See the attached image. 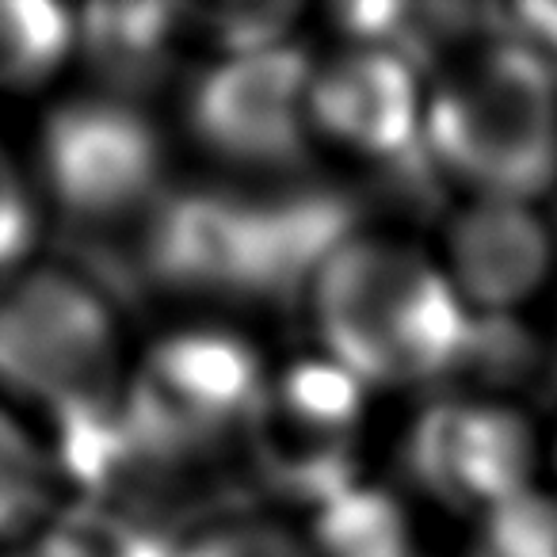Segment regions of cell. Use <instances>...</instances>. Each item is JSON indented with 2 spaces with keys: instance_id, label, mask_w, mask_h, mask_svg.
I'll return each mask as SVG.
<instances>
[{
  "instance_id": "obj_1",
  "label": "cell",
  "mask_w": 557,
  "mask_h": 557,
  "mask_svg": "<svg viewBox=\"0 0 557 557\" xmlns=\"http://www.w3.org/2000/svg\"><path fill=\"white\" fill-rule=\"evenodd\" d=\"M310 290L325 359L363 386H424L470 367L478 318L420 248L348 237Z\"/></svg>"
},
{
  "instance_id": "obj_2",
  "label": "cell",
  "mask_w": 557,
  "mask_h": 557,
  "mask_svg": "<svg viewBox=\"0 0 557 557\" xmlns=\"http://www.w3.org/2000/svg\"><path fill=\"white\" fill-rule=\"evenodd\" d=\"M424 146L466 199L557 191V65L516 32L473 39L428 88Z\"/></svg>"
},
{
  "instance_id": "obj_3",
  "label": "cell",
  "mask_w": 557,
  "mask_h": 557,
  "mask_svg": "<svg viewBox=\"0 0 557 557\" xmlns=\"http://www.w3.org/2000/svg\"><path fill=\"white\" fill-rule=\"evenodd\" d=\"M351 233L348 207L329 191L256 199L230 191H176L146 222V268L184 290L278 298L318 278Z\"/></svg>"
},
{
  "instance_id": "obj_4",
  "label": "cell",
  "mask_w": 557,
  "mask_h": 557,
  "mask_svg": "<svg viewBox=\"0 0 557 557\" xmlns=\"http://www.w3.org/2000/svg\"><path fill=\"white\" fill-rule=\"evenodd\" d=\"M0 389L47 412L58 435L119 420L123 356L96 287L54 268L0 283Z\"/></svg>"
},
{
  "instance_id": "obj_5",
  "label": "cell",
  "mask_w": 557,
  "mask_h": 557,
  "mask_svg": "<svg viewBox=\"0 0 557 557\" xmlns=\"http://www.w3.org/2000/svg\"><path fill=\"white\" fill-rule=\"evenodd\" d=\"M263 367L240 336L191 329L164 336L123 389V428L141 462H180L248 432Z\"/></svg>"
},
{
  "instance_id": "obj_6",
  "label": "cell",
  "mask_w": 557,
  "mask_h": 557,
  "mask_svg": "<svg viewBox=\"0 0 557 557\" xmlns=\"http://www.w3.org/2000/svg\"><path fill=\"white\" fill-rule=\"evenodd\" d=\"M42 184L81 225L149 222L164 202V146L153 123L123 100H73L39 138Z\"/></svg>"
},
{
  "instance_id": "obj_7",
  "label": "cell",
  "mask_w": 557,
  "mask_h": 557,
  "mask_svg": "<svg viewBox=\"0 0 557 557\" xmlns=\"http://www.w3.org/2000/svg\"><path fill=\"white\" fill-rule=\"evenodd\" d=\"M546 435L500 394H458L428 405L409 435V470L424 493L473 523L542 485Z\"/></svg>"
},
{
  "instance_id": "obj_8",
  "label": "cell",
  "mask_w": 557,
  "mask_h": 557,
  "mask_svg": "<svg viewBox=\"0 0 557 557\" xmlns=\"http://www.w3.org/2000/svg\"><path fill=\"white\" fill-rule=\"evenodd\" d=\"M313 73L318 62L295 42L222 58L191 92L195 138L245 169H287L302 161L313 134Z\"/></svg>"
},
{
  "instance_id": "obj_9",
  "label": "cell",
  "mask_w": 557,
  "mask_h": 557,
  "mask_svg": "<svg viewBox=\"0 0 557 557\" xmlns=\"http://www.w3.org/2000/svg\"><path fill=\"white\" fill-rule=\"evenodd\" d=\"M363 420V382H356L333 359L298 363L268 379L248 440L263 473L290 493L325 504L351 481V450Z\"/></svg>"
},
{
  "instance_id": "obj_10",
  "label": "cell",
  "mask_w": 557,
  "mask_h": 557,
  "mask_svg": "<svg viewBox=\"0 0 557 557\" xmlns=\"http://www.w3.org/2000/svg\"><path fill=\"white\" fill-rule=\"evenodd\" d=\"M440 263L473 318L511 321L554 283V225L534 202L466 199L447 222Z\"/></svg>"
},
{
  "instance_id": "obj_11",
  "label": "cell",
  "mask_w": 557,
  "mask_h": 557,
  "mask_svg": "<svg viewBox=\"0 0 557 557\" xmlns=\"http://www.w3.org/2000/svg\"><path fill=\"white\" fill-rule=\"evenodd\" d=\"M313 134L371 161L428 157V92L417 62L389 47L356 42L344 54L318 62L310 88Z\"/></svg>"
},
{
  "instance_id": "obj_12",
  "label": "cell",
  "mask_w": 557,
  "mask_h": 557,
  "mask_svg": "<svg viewBox=\"0 0 557 557\" xmlns=\"http://www.w3.org/2000/svg\"><path fill=\"white\" fill-rule=\"evenodd\" d=\"M187 12L172 4H103L77 16V42L115 77H146L169 58Z\"/></svg>"
},
{
  "instance_id": "obj_13",
  "label": "cell",
  "mask_w": 557,
  "mask_h": 557,
  "mask_svg": "<svg viewBox=\"0 0 557 557\" xmlns=\"http://www.w3.org/2000/svg\"><path fill=\"white\" fill-rule=\"evenodd\" d=\"M172 546L149 519L119 508L111 500H92L54 511L39 534V557H176Z\"/></svg>"
},
{
  "instance_id": "obj_14",
  "label": "cell",
  "mask_w": 557,
  "mask_h": 557,
  "mask_svg": "<svg viewBox=\"0 0 557 557\" xmlns=\"http://www.w3.org/2000/svg\"><path fill=\"white\" fill-rule=\"evenodd\" d=\"M77 47V16L50 0H0V88L50 81Z\"/></svg>"
},
{
  "instance_id": "obj_15",
  "label": "cell",
  "mask_w": 557,
  "mask_h": 557,
  "mask_svg": "<svg viewBox=\"0 0 557 557\" xmlns=\"http://www.w3.org/2000/svg\"><path fill=\"white\" fill-rule=\"evenodd\" d=\"M54 516V462L42 443L0 405V539L47 527Z\"/></svg>"
},
{
  "instance_id": "obj_16",
  "label": "cell",
  "mask_w": 557,
  "mask_h": 557,
  "mask_svg": "<svg viewBox=\"0 0 557 557\" xmlns=\"http://www.w3.org/2000/svg\"><path fill=\"white\" fill-rule=\"evenodd\" d=\"M470 557H557V485H534L478 519Z\"/></svg>"
},
{
  "instance_id": "obj_17",
  "label": "cell",
  "mask_w": 557,
  "mask_h": 557,
  "mask_svg": "<svg viewBox=\"0 0 557 557\" xmlns=\"http://www.w3.org/2000/svg\"><path fill=\"white\" fill-rule=\"evenodd\" d=\"M176 557H318L313 542L268 519H233L195 534Z\"/></svg>"
},
{
  "instance_id": "obj_18",
  "label": "cell",
  "mask_w": 557,
  "mask_h": 557,
  "mask_svg": "<svg viewBox=\"0 0 557 557\" xmlns=\"http://www.w3.org/2000/svg\"><path fill=\"white\" fill-rule=\"evenodd\" d=\"M202 20H207V35L230 58L287 42L295 9H287V4H230V9L202 12Z\"/></svg>"
},
{
  "instance_id": "obj_19",
  "label": "cell",
  "mask_w": 557,
  "mask_h": 557,
  "mask_svg": "<svg viewBox=\"0 0 557 557\" xmlns=\"http://www.w3.org/2000/svg\"><path fill=\"white\" fill-rule=\"evenodd\" d=\"M35 237V207L16 164L0 149V275H12Z\"/></svg>"
},
{
  "instance_id": "obj_20",
  "label": "cell",
  "mask_w": 557,
  "mask_h": 557,
  "mask_svg": "<svg viewBox=\"0 0 557 557\" xmlns=\"http://www.w3.org/2000/svg\"><path fill=\"white\" fill-rule=\"evenodd\" d=\"M546 462H549V470H554V478H557V428L546 435Z\"/></svg>"
},
{
  "instance_id": "obj_21",
  "label": "cell",
  "mask_w": 557,
  "mask_h": 557,
  "mask_svg": "<svg viewBox=\"0 0 557 557\" xmlns=\"http://www.w3.org/2000/svg\"><path fill=\"white\" fill-rule=\"evenodd\" d=\"M554 371H557V336H554Z\"/></svg>"
}]
</instances>
